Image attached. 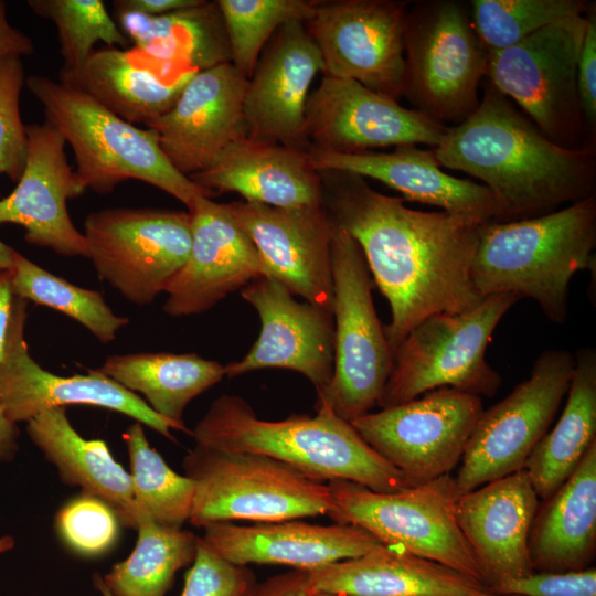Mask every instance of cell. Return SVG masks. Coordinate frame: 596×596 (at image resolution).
Wrapping results in <instances>:
<instances>
[{
    "label": "cell",
    "mask_w": 596,
    "mask_h": 596,
    "mask_svg": "<svg viewBox=\"0 0 596 596\" xmlns=\"http://www.w3.org/2000/svg\"><path fill=\"white\" fill-rule=\"evenodd\" d=\"M318 172L331 221L358 243L390 304L392 319L384 332L393 353L427 317L462 312L482 301L470 267L483 223L409 209L356 174Z\"/></svg>",
    "instance_id": "1"
},
{
    "label": "cell",
    "mask_w": 596,
    "mask_h": 596,
    "mask_svg": "<svg viewBox=\"0 0 596 596\" xmlns=\"http://www.w3.org/2000/svg\"><path fill=\"white\" fill-rule=\"evenodd\" d=\"M433 152L440 167L480 180L508 221L596 194V149L553 142L490 84L477 109L448 127Z\"/></svg>",
    "instance_id": "2"
},
{
    "label": "cell",
    "mask_w": 596,
    "mask_h": 596,
    "mask_svg": "<svg viewBox=\"0 0 596 596\" xmlns=\"http://www.w3.org/2000/svg\"><path fill=\"white\" fill-rule=\"evenodd\" d=\"M316 411L315 416L260 419L243 397L225 394L212 402L190 435L198 446L267 456L322 482L345 480L376 492L412 487L351 423L329 408Z\"/></svg>",
    "instance_id": "3"
},
{
    "label": "cell",
    "mask_w": 596,
    "mask_h": 596,
    "mask_svg": "<svg viewBox=\"0 0 596 596\" xmlns=\"http://www.w3.org/2000/svg\"><path fill=\"white\" fill-rule=\"evenodd\" d=\"M595 247L596 194L534 217L483 223L470 278L481 298H529L562 324L572 277L585 269L595 273Z\"/></svg>",
    "instance_id": "4"
},
{
    "label": "cell",
    "mask_w": 596,
    "mask_h": 596,
    "mask_svg": "<svg viewBox=\"0 0 596 596\" xmlns=\"http://www.w3.org/2000/svg\"><path fill=\"white\" fill-rule=\"evenodd\" d=\"M30 93L43 105L45 120L71 146L76 173L99 194L136 179L182 202L188 210L201 196L212 195L178 172L159 147L156 134L114 115L87 95L43 75L25 79Z\"/></svg>",
    "instance_id": "5"
},
{
    "label": "cell",
    "mask_w": 596,
    "mask_h": 596,
    "mask_svg": "<svg viewBox=\"0 0 596 596\" xmlns=\"http://www.w3.org/2000/svg\"><path fill=\"white\" fill-rule=\"evenodd\" d=\"M194 482L189 522H278L330 512L328 483L267 456L195 445L182 459Z\"/></svg>",
    "instance_id": "6"
},
{
    "label": "cell",
    "mask_w": 596,
    "mask_h": 596,
    "mask_svg": "<svg viewBox=\"0 0 596 596\" xmlns=\"http://www.w3.org/2000/svg\"><path fill=\"white\" fill-rule=\"evenodd\" d=\"M519 299L487 296L458 313H437L415 326L393 353V369L379 406L400 405L440 387L492 397L502 379L486 351L502 317Z\"/></svg>",
    "instance_id": "7"
},
{
    "label": "cell",
    "mask_w": 596,
    "mask_h": 596,
    "mask_svg": "<svg viewBox=\"0 0 596 596\" xmlns=\"http://www.w3.org/2000/svg\"><path fill=\"white\" fill-rule=\"evenodd\" d=\"M404 60L403 96L416 110L455 126L477 109L488 50L476 33L469 4L428 0L409 6Z\"/></svg>",
    "instance_id": "8"
},
{
    "label": "cell",
    "mask_w": 596,
    "mask_h": 596,
    "mask_svg": "<svg viewBox=\"0 0 596 596\" xmlns=\"http://www.w3.org/2000/svg\"><path fill=\"white\" fill-rule=\"evenodd\" d=\"M332 225L334 366L315 408H329L351 423L379 404L393 369V352L374 308L362 251L343 228Z\"/></svg>",
    "instance_id": "9"
},
{
    "label": "cell",
    "mask_w": 596,
    "mask_h": 596,
    "mask_svg": "<svg viewBox=\"0 0 596 596\" xmlns=\"http://www.w3.org/2000/svg\"><path fill=\"white\" fill-rule=\"evenodd\" d=\"M328 485L332 497L328 515L334 523L358 526L382 544L483 583L457 522L458 494L450 475L394 492H376L345 480Z\"/></svg>",
    "instance_id": "10"
},
{
    "label": "cell",
    "mask_w": 596,
    "mask_h": 596,
    "mask_svg": "<svg viewBox=\"0 0 596 596\" xmlns=\"http://www.w3.org/2000/svg\"><path fill=\"white\" fill-rule=\"evenodd\" d=\"M586 14L550 24L510 47L488 52L486 76L550 140L596 149L587 137L577 87Z\"/></svg>",
    "instance_id": "11"
},
{
    "label": "cell",
    "mask_w": 596,
    "mask_h": 596,
    "mask_svg": "<svg viewBox=\"0 0 596 596\" xmlns=\"http://www.w3.org/2000/svg\"><path fill=\"white\" fill-rule=\"evenodd\" d=\"M574 368L568 350H545L526 380L482 412L454 477L458 497L524 469L568 391Z\"/></svg>",
    "instance_id": "12"
},
{
    "label": "cell",
    "mask_w": 596,
    "mask_h": 596,
    "mask_svg": "<svg viewBox=\"0 0 596 596\" xmlns=\"http://www.w3.org/2000/svg\"><path fill=\"white\" fill-rule=\"evenodd\" d=\"M84 227L87 257L99 279L138 306L166 291L190 254L189 212L106 209L88 214Z\"/></svg>",
    "instance_id": "13"
},
{
    "label": "cell",
    "mask_w": 596,
    "mask_h": 596,
    "mask_svg": "<svg viewBox=\"0 0 596 596\" xmlns=\"http://www.w3.org/2000/svg\"><path fill=\"white\" fill-rule=\"evenodd\" d=\"M481 397L440 387L351 422L362 439L416 486L450 475L482 414Z\"/></svg>",
    "instance_id": "14"
},
{
    "label": "cell",
    "mask_w": 596,
    "mask_h": 596,
    "mask_svg": "<svg viewBox=\"0 0 596 596\" xmlns=\"http://www.w3.org/2000/svg\"><path fill=\"white\" fill-rule=\"evenodd\" d=\"M409 3L316 0L304 23L321 53L323 75L355 81L396 100L403 96Z\"/></svg>",
    "instance_id": "15"
},
{
    "label": "cell",
    "mask_w": 596,
    "mask_h": 596,
    "mask_svg": "<svg viewBox=\"0 0 596 596\" xmlns=\"http://www.w3.org/2000/svg\"><path fill=\"white\" fill-rule=\"evenodd\" d=\"M447 128L355 81L327 75L310 92L306 106L309 149L341 153L404 145L434 149Z\"/></svg>",
    "instance_id": "16"
},
{
    "label": "cell",
    "mask_w": 596,
    "mask_h": 596,
    "mask_svg": "<svg viewBox=\"0 0 596 596\" xmlns=\"http://www.w3.org/2000/svg\"><path fill=\"white\" fill-rule=\"evenodd\" d=\"M26 300L17 299L13 319L0 359V408L13 423L29 422L54 407L89 405L124 414L170 440L181 428L158 415L135 393L97 370L62 376L42 366L29 353L24 339ZM182 432V430H181Z\"/></svg>",
    "instance_id": "17"
},
{
    "label": "cell",
    "mask_w": 596,
    "mask_h": 596,
    "mask_svg": "<svg viewBox=\"0 0 596 596\" xmlns=\"http://www.w3.org/2000/svg\"><path fill=\"white\" fill-rule=\"evenodd\" d=\"M260 319V332L240 361L224 366L235 377L262 369L292 370L306 376L317 397L329 387L334 366L333 315L307 301L299 302L278 280L260 277L241 290Z\"/></svg>",
    "instance_id": "18"
},
{
    "label": "cell",
    "mask_w": 596,
    "mask_h": 596,
    "mask_svg": "<svg viewBox=\"0 0 596 596\" xmlns=\"http://www.w3.org/2000/svg\"><path fill=\"white\" fill-rule=\"evenodd\" d=\"M253 241L269 277L292 295L332 312V221L323 204L277 207L235 201L226 204Z\"/></svg>",
    "instance_id": "19"
},
{
    "label": "cell",
    "mask_w": 596,
    "mask_h": 596,
    "mask_svg": "<svg viewBox=\"0 0 596 596\" xmlns=\"http://www.w3.org/2000/svg\"><path fill=\"white\" fill-rule=\"evenodd\" d=\"M319 73H323L321 53L305 23L281 25L247 81L243 102L246 137L308 151L306 106Z\"/></svg>",
    "instance_id": "20"
},
{
    "label": "cell",
    "mask_w": 596,
    "mask_h": 596,
    "mask_svg": "<svg viewBox=\"0 0 596 596\" xmlns=\"http://www.w3.org/2000/svg\"><path fill=\"white\" fill-rule=\"evenodd\" d=\"M247 81L231 62L198 71L173 106L146 125L178 172L189 177L206 169L225 147L246 137Z\"/></svg>",
    "instance_id": "21"
},
{
    "label": "cell",
    "mask_w": 596,
    "mask_h": 596,
    "mask_svg": "<svg viewBox=\"0 0 596 596\" xmlns=\"http://www.w3.org/2000/svg\"><path fill=\"white\" fill-rule=\"evenodd\" d=\"M191 248L164 292L162 309L171 317L203 313L253 280L269 277L253 241L226 204L201 196L189 209Z\"/></svg>",
    "instance_id": "22"
},
{
    "label": "cell",
    "mask_w": 596,
    "mask_h": 596,
    "mask_svg": "<svg viewBox=\"0 0 596 596\" xmlns=\"http://www.w3.org/2000/svg\"><path fill=\"white\" fill-rule=\"evenodd\" d=\"M28 160L14 190L0 199V225L25 228L24 240L64 256L87 257L83 233L73 224L67 201L87 189L68 164L66 141L49 121L26 125Z\"/></svg>",
    "instance_id": "23"
},
{
    "label": "cell",
    "mask_w": 596,
    "mask_h": 596,
    "mask_svg": "<svg viewBox=\"0 0 596 596\" xmlns=\"http://www.w3.org/2000/svg\"><path fill=\"white\" fill-rule=\"evenodd\" d=\"M539 499L524 469L458 497L457 522L487 587L534 572L529 536Z\"/></svg>",
    "instance_id": "24"
},
{
    "label": "cell",
    "mask_w": 596,
    "mask_h": 596,
    "mask_svg": "<svg viewBox=\"0 0 596 596\" xmlns=\"http://www.w3.org/2000/svg\"><path fill=\"white\" fill-rule=\"evenodd\" d=\"M308 156L317 171L373 179L401 192L406 200L481 223L508 221L503 206L487 187L444 172L433 149L404 145L390 152L341 153L311 148Z\"/></svg>",
    "instance_id": "25"
},
{
    "label": "cell",
    "mask_w": 596,
    "mask_h": 596,
    "mask_svg": "<svg viewBox=\"0 0 596 596\" xmlns=\"http://www.w3.org/2000/svg\"><path fill=\"white\" fill-rule=\"evenodd\" d=\"M203 529V542L232 563L285 565L305 572L361 556L382 544L354 525H319L300 519L253 525L216 522Z\"/></svg>",
    "instance_id": "26"
},
{
    "label": "cell",
    "mask_w": 596,
    "mask_h": 596,
    "mask_svg": "<svg viewBox=\"0 0 596 596\" xmlns=\"http://www.w3.org/2000/svg\"><path fill=\"white\" fill-rule=\"evenodd\" d=\"M212 196L238 193L244 201L277 207L322 203L320 173L308 151L240 138L204 170L188 177Z\"/></svg>",
    "instance_id": "27"
},
{
    "label": "cell",
    "mask_w": 596,
    "mask_h": 596,
    "mask_svg": "<svg viewBox=\"0 0 596 596\" xmlns=\"http://www.w3.org/2000/svg\"><path fill=\"white\" fill-rule=\"evenodd\" d=\"M306 574L309 594L472 596L488 589L483 583L447 566L385 544Z\"/></svg>",
    "instance_id": "28"
},
{
    "label": "cell",
    "mask_w": 596,
    "mask_h": 596,
    "mask_svg": "<svg viewBox=\"0 0 596 596\" xmlns=\"http://www.w3.org/2000/svg\"><path fill=\"white\" fill-rule=\"evenodd\" d=\"M26 434L61 480L95 496L116 513L121 526L137 530L139 509L130 473L103 439H86L72 426L65 407L44 411L26 422Z\"/></svg>",
    "instance_id": "29"
},
{
    "label": "cell",
    "mask_w": 596,
    "mask_h": 596,
    "mask_svg": "<svg viewBox=\"0 0 596 596\" xmlns=\"http://www.w3.org/2000/svg\"><path fill=\"white\" fill-rule=\"evenodd\" d=\"M529 554L534 572L592 566L596 554V441L570 477L539 505Z\"/></svg>",
    "instance_id": "30"
},
{
    "label": "cell",
    "mask_w": 596,
    "mask_h": 596,
    "mask_svg": "<svg viewBox=\"0 0 596 596\" xmlns=\"http://www.w3.org/2000/svg\"><path fill=\"white\" fill-rule=\"evenodd\" d=\"M195 72L184 70L164 81L152 67L138 63L132 52L109 46L94 50L78 67H61L58 82L127 123L146 126L173 106Z\"/></svg>",
    "instance_id": "31"
},
{
    "label": "cell",
    "mask_w": 596,
    "mask_h": 596,
    "mask_svg": "<svg viewBox=\"0 0 596 596\" xmlns=\"http://www.w3.org/2000/svg\"><path fill=\"white\" fill-rule=\"evenodd\" d=\"M119 28L135 43L136 54L155 65L170 70L179 62L190 70L203 71L231 62V51L217 2L203 0L199 6L159 17L116 13Z\"/></svg>",
    "instance_id": "32"
},
{
    "label": "cell",
    "mask_w": 596,
    "mask_h": 596,
    "mask_svg": "<svg viewBox=\"0 0 596 596\" xmlns=\"http://www.w3.org/2000/svg\"><path fill=\"white\" fill-rule=\"evenodd\" d=\"M96 370L127 391L141 394L153 412L189 434L183 421L187 405L225 376L224 365L195 353L116 354Z\"/></svg>",
    "instance_id": "33"
},
{
    "label": "cell",
    "mask_w": 596,
    "mask_h": 596,
    "mask_svg": "<svg viewBox=\"0 0 596 596\" xmlns=\"http://www.w3.org/2000/svg\"><path fill=\"white\" fill-rule=\"evenodd\" d=\"M565 407L552 430L540 439L524 470L541 499L549 498L574 471L596 441V351L579 349Z\"/></svg>",
    "instance_id": "34"
},
{
    "label": "cell",
    "mask_w": 596,
    "mask_h": 596,
    "mask_svg": "<svg viewBox=\"0 0 596 596\" xmlns=\"http://www.w3.org/2000/svg\"><path fill=\"white\" fill-rule=\"evenodd\" d=\"M137 532L132 552L103 576L104 584L113 596H166L178 571L193 563L199 536L160 525L141 509Z\"/></svg>",
    "instance_id": "35"
},
{
    "label": "cell",
    "mask_w": 596,
    "mask_h": 596,
    "mask_svg": "<svg viewBox=\"0 0 596 596\" xmlns=\"http://www.w3.org/2000/svg\"><path fill=\"white\" fill-rule=\"evenodd\" d=\"M10 275L15 297L64 313L103 343L114 341L118 330L129 323L128 318L117 316L110 309L102 292L73 285L17 251Z\"/></svg>",
    "instance_id": "36"
},
{
    "label": "cell",
    "mask_w": 596,
    "mask_h": 596,
    "mask_svg": "<svg viewBox=\"0 0 596 596\" xmlns=\"http://www.w3.org/2000/svg\"><path fill=\"white\" fill-rule=\"evenodd\" d=\"M129 457L135 500L158 524L182 529L189 521L194 496V482L172 470L161 455L150 446L139 422L124 433Z\"/></svg>",
    "instance_id": "37"
},
{
    "label": "cell",
    "mask_w": 596,
    "mask_h": 596,
    "mask_svg": "<svg viewBox=\"0 0 596 596\" xmlns=\"http://www.w3.org/2000/svg\"><path fill=\"white\" fill-rule=\"evenodd\" d=\"M590 4L586 0H472L469 9L479 40L494 52L550 24L585 15Z\"/></svg>",
    "instance_id": "38"
},
{
    "label": "cell",
    "mask_w": 596,
    "mask_h": 596,
    "mask_svg": "<svg viewBox=\"0 0 596 596\" xmlns=\"http://www.w3.org/2000/svg\"><path fill=\"white\" fill-rule=\"evenodd\" d=\"M226 30L231 63L248 79L273 34L291 21L312 14L309 0H217Z\"/></svg>",
    "instance_id": "39"
},
{
    "label": "cell",
    "mask_w": 596,
    "mask_h": 596,
    "mask_svg": "<svg viewBox=\"0 0 596 596\" xmlns=\"http://www.w3.org/2000/svg\"><path fill=\"white\" fill-rule=\"evenodd\" d=\"M28 6L56 26L63 68L82 65L97 42L108 46L128 44L102 0H29Z\"/></svg>",
    "instance_id": "40"
},
{
    "label": "cell",
    "mask_w": 596,
    "mask_h": 596,
    "mask_svg": "<svg viewBox=\"0 0 596 596\" xmlns=\"http://www.w3.org/2000/svg\"><path fill=\"white\" fill-rule=\"evenodd\" d=\"M55 526L72 551L84 556H96L115 545L120 523L106 502L81 492L60 508Z\"/></svg>",
    "instance_id": "41"
},
{
    "label": "cell",
    "mask_w": 596,
    "mask_h": 596,
    "mask_svg": "<svg viewBox=\"0 0 596 596\" xmlns=\"http://www.w3.org/2000/svg\"><path fill=\"white\" fill-rule=\"evenodd\" d=\"M21 57L0 58V174L17 183L29 152L26 126L20 114V96L26 79Z\"/></svg>",
    "instance_id": "42"
},
{
    "label": "cell",
    "mask_w": 596,
    "mask_h": 596,
    "mask_svg": "<svg viewBox=\"0 0 596 596\" xmlns=\"http://www.w3.org/2000/svg\"><path fill=\"white\" fill-rule=\"evenodd\" d=\"M257 585L251 568L223 558L199 536L181 596H253Z\"/></svg>",
    "instance_id": "43"
},
{
    "label": "cell",
    "mask_w": 596,
    "mask_h": 596,
    "mask_svg": "<svg viewBox=\"0 0 596 596\" xmlns=\"http://www.w3.org/2000/svg\"><path fill=\"white\" fill-rule=\"evenodd\" d=\"M488 590L511 596H596V568L579 571L532 572L487 587Z\"/></svg>",
    "instance_id": "44"
},
{
    "label": "cell",
    "mask_w": 596,
    "mask_h": 596,
    "mask_svg": "<svg viewBox=\"0 0 596 596\" xmlns=\"http://www.w3.org/2000/svg\"><path fill=\"white\" fill-rule=\"evenodd\" d=\"M581 109L589 142L596 146V6L586 12L584 39L577 63Z\"/></svg>",
    "instance_id": "45"
},
{
    "label": "cell",
    "mask_w": 596,
    "mask_h": 596,
    "mask_svg": "<svg viewBox=\"0 0 596 596\" xmlns=\"http://www.w3.org/2000/svg\"><path fill=\"white\" fill-rule=\"evenodd\" d=\"M253 596H310L307 588V574L295 570L273 576L257 588Z\"/></svg>",
    "instance_id": "46"
},
{
    "label": "cell",
    "mask_w": 596,
    "mask_h": 596,
    "mask_svg": "<svg viewBox=\"0 0 596 596\" xmlns=\"http://www.w3.org/2000/svg\"><path fill=\"white\" fill-rule=\"evenodd\" d=\"M203 0H116V13L129 12L159 17L199 6Z\"/></svg>",
    "instance_id": "47"
},
{
    "label": "cell",
    "mask_w": 596,
    "mask_h": 596,
    "mask_svg": "<svg viewBox=\"0 0 596 596\" xmlns=\"http://www.w3.org/2000/svg\"><path fill=\"white\" fill-rule=\"evenodd\" d=\"M33 53V41L21 30L10 24L7 3L0 0V58L9 55L25 56Z\"/></svg>",
    "instance_id": "48"
},
{
    "label": "cell",
    "mask_w": 596,
    "mask_h": 596,
    "mask_svg": "<svg viewBox=\"0 0 596 596\" xmlns=\"http://www.w3.org/2000/svg\"><path fill=\"white\" fill-rule=\"evenodd\" d=\"M17 299L11 286L10 270L0 272V359L13 319Z\"/></svg>",
    "instance_id": "49"
},
{
    "label": "cell",
    "mask_w": 596,
    "mask_h": 596,
    "mask_svg": "<svg viewBox=\"0 0 596 596\" xmlns=\"http://www.w3.org/2000/svg\"><path fill=\"white\" fill-rule=\"evenodd\" d=\"M19 428L0 408V464L14 458L19 449Z\"/></svg>",
    "instance_id": "50"
},
{
    "label": "cell",
    "mask_w": 596,
    "mask_h": 596,
    "mask_svg": "<svg viewBox=\"0 0 596 596\" xmlns=\"http://www.w3.org/2000/svg\"><path fill=\"white\" fill-rule=\"evenodd\" d=\"M15 249L0 241V272L10 270Z\"/></svg>",
    "instance_id": "51"
},
{
    "label": "cell",
    "mask_w": 596,
    "mask_h": 596,
    "mask_svg": "<svg viewBox=\"0 0 596 596\" xmlns=\"http://www.w3.org/2000/svg\"><path fill=\"white\" fill-rule=\"evenodd\" d=\"M93 584L96 590H98L102 596H113L110 592L107 589V587L105 586L103 576L99 575L98 573L94 574Z\"/></svg>",
    "instance_id": "52"
},
{
    "label": "cell",
    "mask_w": 596,
    "mask_h": 596,
    "mask_svg": "<svg viewBox=\"0 0 596 596\" xmlns=\"http://www.w3.org/2000/svg\"><path fill=\"white\" fill-rule=\"evenodd\" d=\"M15 545V540L12 535L0 536V554L12 550Z\"/></svg>",
    "instance_id": "53"
},
{
    "label": "cell",
    "mask_w": 596,
    "mask_h": 596,
    "mask_svg": "<svg viewBox=\"0 0 596 596\" xmlns=\"http://www.w3.org/2000/svg\"><path fill=\"white\" fill-rule=\"evenodd\" d=\"M472 596H511V595H500V594H496V593H492L488 589L481 592V593H478L476 595H472Z\"/></svg>",
    "instance_id": "54"
},
{
    "label": "cell",
    "mask_w": 596,
    "mask_h": 596,
    "mask_svg": "<svg viewBox=\"0 0 596 596\" xmlns=\"http://www.w3.org/2000/svg\"><path fill=\"white\" fill-rule=\"evenodd\" d=\"M310 596H338V595H331V594H326V593H315V594H310Z\"/></svg>",
    "instance_id": "55"
}]
</instances>
